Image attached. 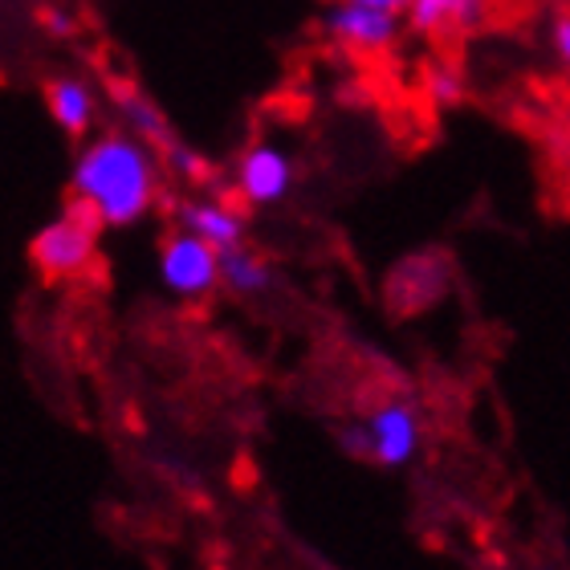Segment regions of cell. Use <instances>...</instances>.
I'll use <instances>...</instances> for the list:
<instances>
[{"mask_svg":"<svg viewBox=\"0 0 570 570\" xmlns=\"http://www.w3.org/2000/svg\"><path fill=\"white\" fill-rule=\"evenodd\" d=\"M159 191L155 151L127 131H102L82 142L70 167L73 208L98 228H127L151 213Z\"/></svg>","mask_w":570,"mask_h":570,"instance_id":"1","label":"cell"},{"mask_svg":"<svg viewBox=\"0 0 570 570\" xmlns=\"http://www.w3.org/2000/svg\"><path fill=\"white\" fill-rule=\"evenodd\" d=\"M338 444L355 461H371L380 469H407L424 444L420 407L412 400H383L363 420L338 428Z\"/></svg>","mask_w":570,"mask_h":570,"instance_id":"2","label":"cell"},{"mask_svg":"<svg viewBox=\"0 0 570 570\" xmlns=\"http://www.w3.org/2000/svg\"><path fill=\"white\" fill-rule=\"evenodd\" d=\"M322 33L331 46H338L343 53L355 58H383L400 46L404 37V17L383 9H367L355 0H331L322 9Z\"/></svg>","mask_w":570,"mask_h":570,"instance_id":"3","label":"cell"},{"mask_svg":"<svg viewBox=\"0 0 570 570\" xmlns=\"http://www.w3.org/2000/svg\"><path fill=\"white\" fill-rule=\"evenodd\" d=\"M95 245H98V225L82 208H70V213L53 216L41 233L29 245V257L46 277H78L86 274V265L95 262Z\"/></svg>","mask_w":570,"mask_h":570,"instance_id":"4","label":"cell"},{"mask_svg":"<svg viewBox=\"0 0 570 570\" xmlns=\"http://www.w3.org/2000/svg\"><path fill=\"white\" fill-rule=\"evenodd\" d=\"M159 282L176 297H208L220 285V253L179 228L159 245Z\"/></svg>","mask_w":570,"mask_h":570,"instance_id":"5","label":"cell"},{"mask_svg":"<svg viewBox=\"0 0 570 570\" xmlns=\"http://www.w3.org/2000/svg\"><path fill=\"white\" fill-rule=\"evenodd\" d=\"M233 188L249 208H269L282 204L294 188V159L277 142H253L237 159L233 171Z\"/></svg>","mask_w":570,"mask_h":570,"instance_id":"6","label":"cell"},{"mask_svg":"<svg viewBox=\"0 0 570 570\" xmlns=\"http://www.w3.org/2000/svg\"><path fill=\"white\" fill-rule=\"evenodd\" d=\"M489 17V0H412L404 12V29L428 41H452L481 29Z\"/></svg>","mask_w":570,"mask_h":570,"instance_id":"7","label":"cell"},{"mask_svg":"<svg viewBox=\"0 0 570 570\" xmlns=\"http://www.w3.org/2000/svg\"><path fill=\"white\" fill-rule=\"evenodd\" d=\"M46 110L49 119L58 122V131H66L70 139H86V135L95 131L102 102H98L95 86L86 82V78L58 73V78L46 82Z\"/></svg>","mask_w":570,"mask_h":570,"instance_id":"8","label":"cell"},{"mask_svg":"<svg viewBox=\"0 0 570 570\" xmlns=\"http://www.w3.org/2000/svg\"><path fill=\"white\" fill-rule=\"evenodd\" d=\"M176 220L184 233L200 237L208 249L225 253L233 245H245V216L225 200H213V196H196V200H184L176 208Z\"/></svg>","mask_w":570,"mask_h":570,"instance_id":"9","label":"cell"},{"mask_svg":"<svg viewBox=\"0 0 570 570\" xmlns=\"http://www.w3.org/2000/svg\"><path fill=\"white\" fill-rule=\"evenodd\" d=\"M115 110H119V119H122V127H127V135L142 139L151 151H164L167 142L176 139V135H171V127H167V119H164V110L155 107L142 90H135V86H119V90H115Z\"/></svg>","mask_w":570,"mask_h":570,"instance_id":"10","label":"cell"},{"mask_svg":"<svg viewBox=\"0 0 570 570\" xmlns=\"http://www.w3.org/2000/svg\"><path fill=\"white\" fill-rule=\"evenodd\" d=\"M220 285L240 297H257L265 289H274V265L265 262L262 253L233 245V249L220 253Z\"/></svg>","mask_w":570,"mask_h":570,"instance_id":"11","label":"cell"},{"mask_svg":"<svg viewBox=\"0 0 570 570\" xmlns=\"http://www.w3.org/2000/svg\"><path fill=\"white\" fill-rule=\"evenodd\" d=\"M424 95L436 102V107H456L464 98V73L452 66L449 58L432 61L424 70Z\"/></svg>","mask_w":570,"mask_h":570,"instance_id":"12","label":"cell"},{"mask_svg":"<svg viewBox=\"0 0 570 570\" xmlns=\"http://www.w3.org/2000/svg\"><path fill=\"white\" fill-rule=\"evenodd\" d=\"M37 24L46 29L53 41H70L78 33V12L66 4H37Z\"/></svg>","mask_w":570,"mask_h":570,"instance_id":"13","label":"cell"},{"mask_svg":"<svg viewBox=\"0 0 570 570\" xmlns=\"http://www.w3.org/2000/svg\"><path fill=\"white\" fill-rule=\"evenodd\" d=\"M164 159H167V167L176 171V176H184V179H200L204 176V159L191 147H184L179 139H171L164 147Z\"/></svg>","mask_w":570,"mask_h":570,"instance_id":"14","label":"cell"},{"mask_svg":"<svg viewBox=\"0 0 570 570\" xmlns=\"http://www.w3.org/2000/svg\"><path fill=\"white\" fill-rule=\"evenodd\" d=\"M550 46H554V58H559V66L570 73V12L554 17V29H550Z\"/></svg>","mask_w":570,"mask_h":570,"instance_id":"15","label":"cell"},{"mask_svg":"<svg viewBox=\"0 0 570 570\" xmlns=\"http://www.w3.org/2000/svg\"><path fill=\"white\" fill-rule=\"evenodd\" d=\"M355 4H367V9H383V12H395V17H404L412 0H355Z\"/></svg>","mask_w":570,"mask_h":570,"instance_id":"16","label":"cell"}]
</instances>
